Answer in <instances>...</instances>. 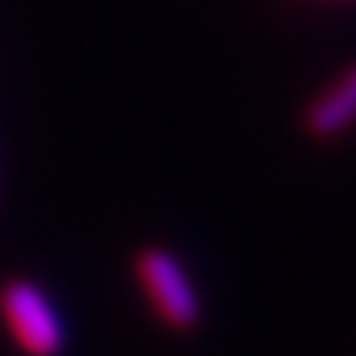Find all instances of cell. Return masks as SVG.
I'll return each mask as SVG.
<instances>
[{
	"mask_svg": "<svg viewBox=\"0 0 356 356\" xmlns=\"http://www.w3.org/2000/svg\"><path fill=\"white\" fill-rule=\"evenodd\" d=\"M356 122V66L333 79L307 109V129L310 136L333 139Z\"/></svg>",
	"mask_w": 356,
	"mask_h": 356,
	"instance_id": "obj_3",
	"label": "cell"
},
{
	"mask_svg": "<svg viewBox=\"0 0 356 356\" xmlns=\"http://www.w3.org/2000/svg\"><path fill=\"white\" fill-rule=\"evenodd\" d=\"M0 317L26 356H60L66 330L53 300L30 280H10L0 291Z\"/></svg>",
	"mask_w": 356,
	"mask_h": 356,
	"instance_id": "obj_1",
	"label": "cell"
},
{
	"mask_svg": "<svg viewBox=\"0 0 356 356\" xmlns=\"http://www.w3.org/2000/svg\"><path fill=\"white\" fill-rule=\"evenodd\" d=\"M136 277L155 317L172 330H191L202 314V300L191 284L188 270L165 248H145L136 257Z\"/></svg>",
	"mask_w": 356,
	"mask_h": 356,
	"instance_id": "obj_2",
	"label": "cell"
}]
</instances>
